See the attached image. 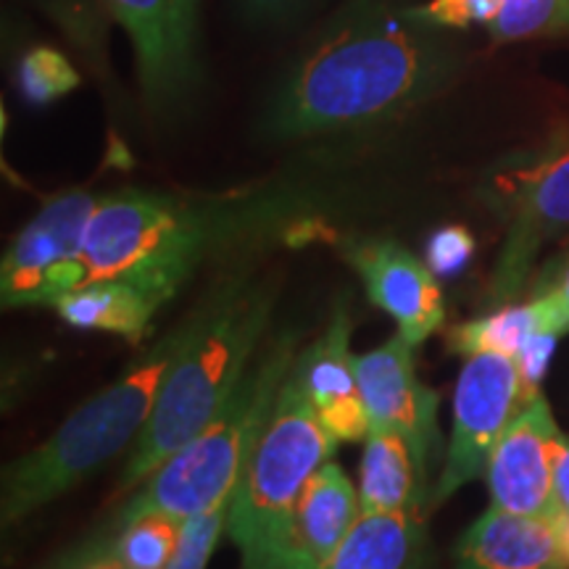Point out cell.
<instances>
[{
    "instance_id": "9",
    "label": "cell",
    "mask_w": 569,
    "mask_h": 569,
    "mask_svg": "<svg viewBox=\"0 0 569 569\" xmlns=\"http://www.w3.org/2000/svg\"><path fill=\"white\" fill-rule=\"evenodd\" d=\"M522 401V377L515 356L493 351L467 356L453 393L451 443L443 472L432 486L430 507L448 501L467 482L486 475L490 453Z\"/></svg>"
},
{
    "instance_id": "28",
    "label": "cell",
    "mask_w": 569,
    "mask_h": 569,
    "mask_svg": "<svg viewBox=\"0 0 569 569\" xmlns=\"http://www.w3.org/2000/svg\"><path fill=\"white\" fill-rule=\"evenodd\" d=\"M561 336L551 330H540L536 336L525 340L522 348H519L515 361L519 367V377H522V390L525 398L540 393V382H543L546 369L551 365L553 348H557V340Z\"/></svg>"
},
{
    "instance_id": "16",
    "label": "cell",
    "mask_w": 569,
    "mask_h": 569,
    "mask_svg": "<svg viewBox=\"0 0 569 569\" xmlns=\"http://www.w3.org/2000/svg\"><path fill=\"white\" fill-rule=\"evenodd\" d=\"M359 515V490L336 461H327L298 501L280 569H317L325 565L351 532Z\"/></svg>"
},
{
    "instance_id": "14",
    "label": "cell",
    "mask_w": 569,
    "mask_h": 569,
    "mask_svg": "<svg viewBox=\"0 0 569 569\" xmlns=\"http://www.w3.org/2000/svg\"><path fill=\"white\" fill-rule=\"evenodd\" d=\"M348 343L351 322L340 303L325 336L296 356L293 372L327 430L338 440H361L369 432V417Z\"/></svg>"
},
{
    "instance_id": "32",
    "label": "cell",
    "mask_w": 569,
    "mask_h": 569,
    "mask_svg": "<svg viewBox=\"0 0 569 569\" xmlns=\"http://www.w3.org/2000/svg\"><path fill=\"white\" fill-rule=\"evenodd\" d=\"M557 530H559V549H561V557H565L567 567H569V515L557 517Z\"/></svg>"
},
{
    "instance_id": "26",
    "label": "cell",
    "mask_w": 569,
    "mask_h": 569,
    "mask_svg": "<svg viewBox=\"0 0 569 569\" xmlns=\"http://www.w3.org/2000/svg\"><path fill=\"white\" fill-rule=\"evenodd\" d=\"M546 306L549 311L553 330L559 336L569 332V251H565L559 259L549 261L536 280H532L530 296Z\"/></svg>"
},
{
    "instance_id": "6",
    "label": "cell",
    "mask_w": 569,
    "mask_h": 569,
    "mask_svg": "<svg viewBox=\"0 0 569 569\" xmlns=\"http://www.w3.org/2000/svg\"><path fill=\"white\" fill-rule=\"evenodd\" d=\"M217 240L211 213L180 198L122 190L98 198L82 243L84 284L122 280L172 301Z\"/></svg>"
},
{
    "instance_id": "1",
    "label": "cell",
    "mask_w": 569,
    "mask_h": 569,
    "mask_svg": "<svg viewBox=\"0 0 569 569\" xmlns=\"http://www.w3.org/2000/svg\"><path fill=\"white\" fill-rule=\"evenodd\" d=\"M409 9L356 0L296 63L269 109L280 138L365 130L415 109L440 88L446 61Z\"/></svg>"
},
{
    "instance_id": "20",
    "label": "cell",
    "mask_w": 569,
    "mask_h": 569,
    "mask_svg": "<svg viewBox=\"0 0 569 569\" xmlns=\"http://www.w3.org/2000/svg\"><path fill=\"white\" fill-rule=\"evenodd\" d=\"M540 330H553L546 306L528 298V303H507L486 317L469 319L448 332V348L461 356L507 353L517 356L525 340Z\"/></svg>"
},
{
    "instance_id": "30",
    "label": "cell",
    "mask_w": 569,
    "mask_h": 569,
    "mask_svg": "<svg viewBox=\"0 0 569 569\" xmlns=\"http://www.w3.org/2000/svg\"><path fill=\"white\" fill-rule=\"evenodd\" d=\"M67 569H124V565L117 559L111 546H98V549L88 553V557L74 559V565Z\"/></svg>"
},
{
    "instance_id": "29",
    "label": "cell",
    "mask_w": 569,
    "mask_h": 569,
    "mask_svg": "<svg viewBox=\"0 0 569 569\" xmlns=\"http://www.w3.org/2000/svg\"><path fill=\"white\" fill-rule=\"evenodd\" d=\"M551 493H553V517L569 515V438L565 432H561L557 446H553Z\"/></svg>"
},
{
    "instance_id": "19",
    "label": "cell",
    "mask_w": 569,
    "mask_h": 569,
    "mask_svg": "<svg viewBox=\"0 0 569 569\" xmlns=\"http://www.w3.org/2000/svg\"><path fill=\"white\" fill-rule=\"evenodd\" d=\"M159 303L138 284L122 280H98L77 288L56 303L63 322L80 330H103L138 346L151 332Z\"/></svg>"
},
{
    "instance_id": "12",
    "label": "cell",
    "mask_w": 569,
    "mask_h": 569,
    "mask_svg": "<svg viewBox=\"0 0 569 569\" xmlns=\"http://www.w3.org/2000/svg\"><path fill=\"white\" fill-rule=\"evenodd\" d=\"M561 430L543 393L525 398L490 453V507L515 515L553 517L551 469Z\"/></svg>"
},
{
    "instance_id": "24",
    "label": "cell",
    "mask_w": 569,
    "mask_h": 569,
    "mask_svg": "<svg viewBox=\"0 0 569 569\" xmlns=\"http://www.w3.org/2000/svg\"><path fill=\"white\" fill-rule=\"evenodd\" d=\"M230 498L213 503L211 509L201 511V515L184 519L182 538L177 546L172 561L167 569H206L213 549H217L219 538L227 530V517H230Z\"/></svg>"
},
{
    "instance_id": "7",
    "label": "cell",
    "mask_w": 569,
    "mask_h": 569,
    "mask_svg": "<svg viewBox=\"0 0 569 569\" xmlns=\"http://www.w3.org/2000/svg\"><path fill=\"white\" fill-rule=\"evenodd\" d=\"M493 203L507 234L490 277V301L509 303L536 272L543 246L569 232V130L503 169Z\"/></svg>"
},
{
    "instance_id": "25",
    "label": "cell",
    "mask_w": 569,
    "mask_h": 569,
    "mask_svg": "<svg viewBox=\"0 0 569 569\" xmlns=\"http://www.w3.org/2000/svg\"><path fill=\"white\" fill-rule=\"evenodd\" d=\"M503 0H430L425 6H415L409 13L422 21L427 27H453V30H465V27H490L501 13Z\"/></svg>"
},
{
    "instance_id": "21",
    "label": "cell",
    "mask_w": 569,
    "mask_h": 569,
    "mask_svg": "<svg viewBox=\"0 0 569 569\" xmlns=\"http://www.w3.org/2000/svg\"><path fill=\"white\" fill-rule=\"evenodd\" d=\"M182 525L172 515H142L119 525L111 549L124 569H167L180 546Z\"/></svg>"
},
{
    "instance_id": "11",
    "label": "cell",
    "mask_w": 569,
    "mask_h": 569,
    "mask_svg": "<svg viewBox=\"0 0 569 569\" xmlns=\"http://www.w3.org/2000/svg\"><path fill=\"white\" fill-rule=\"evenodd\" d=\"M415 348L396 332L375 351L353 356V367L369 425L403 436L417 461L419 478L427 480V461L438 448V393L417 377Z\"/></svg>"
},
{
    "instance_id": "4",
    "label": "cell",
    "mask_w": 569,
    "mask_h": 569,
    "mask_svg": "<svg viewBox=\"0 0 569 569\" xmlns=\"http://www.w3.org/2000/svg\"><path fill=\"white\" fill-rule=\"evenodd\" d=\"M293 361V338L277 340L259 356L224 409L142 480L138 493L119 509L117 522L127 525L142 515H172L184 522L234 496Z\"/></svg>"
},
{
    "instance_id": "15",
    "label": "cell",
    "mask_w": 569,
    "mask_h": 569,
    "mask_svg": "<svg viewBox=\"0 0 569 569\" xmlns=\"http://www.w3.org/2000/svg\"><path fill=\"white\" fill-rule=\"evenodd\" d=\"M457 569H569L559 549L557 517L490 507L461 536Z\"/></svg>"
},
{
    "instance_id": "18",
    "label": "cell",
    "mask_w": 569,
    "mask_h": 569,
    "mask_svg": "<svg viewBox=\"0 0 569 569\" xmlns=\"http://www.w3.org/2000/svg\"><path fill=\"white\" fill-rule=\"evenodd\" d=\"M425 496L427 486L419 478L417 461L403 436L369 425L359 469L361 511L382 515V511L419 509Z\"/></svg>"
},
{
    "instance_id": "31",
    "label": "cell",
    "mask_w": 569,
    "mask_h": 569,
    "mask_svg": "<svg viewBox=\"0 0 569 569\" xmlns=\"http://www.w3.org/2000/svg\"><path fill=\"white\" fill-rule=\"evenodd\" d=\"M298 3H303V0H246L248 9L261 13V17H277V13L296 9Z\"/></svg>"
},
{
    "instance_id": "23",
    "label": "cell",
    "mask_w": 569,
    "mask_h": 569,
    "mask_svg": "<svg viewBox=\"0 0 569 569\" xmlns=\"http://www.w3.org/2000/svg\"><path fill=\"white\" fill-rule=\"evenodd\" d=\"M80 84L71 63L53 48H32L19 63V88L30 103H51Z\"/></svg>"
},
{
    "instance_id": "27",
    "label": "cell",
    "mask_w": 569,
    "mask_h": 569,
    "mask_svg": "<svg viewBox=\"0 0 569 569\" xmlns=\"http://www.w3.org/2000/svg\"><path fill=\"white\" fill-rule=\"evenodd\" d=\"M475 248L478 246H475L472 232L461 224H451L432 234L425 261L436 277H453L472 261Z\"/></svg>"
},
{
    "instance_id": "17",
    "label": "cell",
    "mask_w": 569,
    "mask_h": 569,
    "mask_svg": "<svg viewBox=\"0 0 569 569\" xmlns=\"http://www.w3.org/2000/svg\"><path fill=\"white\" fill-rule=\"evenodd\" d=\"M422 551L419 509L361 511L336 553L317 569H415Z\"/></svg>"
},
{
    "instance_id": "13",
    "label": "cell",
    "mask_w": 569,
    "mask_h": 569,
    "mask_svg": "<svg viewBox=\"0 0 569 569\" xmlns=\"http://www.w3.org/2000/svg\"><path fill=\"white\" fill-rule=\"evenodd\" d=\"M348 261L365 280L367 296L398 322L409 343H425L446 322L438 277L396 240H365L348 248Z\"/></svg>"
},
{
    "instance_id": "22",
    "label": "cell",
    "mask_w": 569,
    "mask_h": 569,
    "mask_svg": "<svg viewBox=\"0 0 569 569\" xmlns=\"http://www.w3.org/2000/svg\"><path fill=\"white\" fill-rule=\"evenodd\" d=\"M569 30V0H503L501 13L488 27L496 42H511Z\"/></svg>"
},
{
    "instance_id": "8",
    "label": "cell",
    "mask_w": 569,
    "mask_h": 569,
    "mask_svg": "<svg viewBox=\"0 0 569 569\" xmlns=\"http://www.w3.org/2000/svg\"><path fill=\"white\" fill-rule=\"evenodd\" d=\"M98 198L71 190L38 211L17 234L0 267V296L6 309L56 306L84 284L82 243Z\"/></svg>"
},
{
    "instance_id": "5",
    "label": "cell",
    "mask_w": 569,
    "mask_h": 569,
    "mask_svg": "<svg viewBox=\"0 0 569 569\" xmlns=\"http://www.w3.org/2000/svg\"><path fill=\"white\" fill-rule=\"evenodd\" d=\"M338 443L290 369L227 517V536L243 553V569L282 567L298 501Z\"/></svg>"
},
{
    "instance_id": "3",
    "label": "cell",
    "mask_w": 569,
    "mask_h": 569,
    "mask_svg": "<svg viewBox=\"0 0 569 569\" xmlns=\"http://www.w3.org/2000/svg\"><path fill=\"white\" fill-rule=\"evenodd\" d=\"M272 306L264 284H240L206 306L193 340L163 377L153 415L132 448L119 490H130L153 475L224 409L253 365Z\"/></svg>"
},
{
    "instance_id": "2",
    "label": "cell",
    "mask_w": 569,
    "mask_h": 569,
    "mask_svg": "<svg viewBox=\"0 0 569 569\" xmlns=\"http://www.w3.org/2000/svg\"><path fill=\"white\" fill-rule=\"evenodd\" d=\"M201 322L203 309L132 361V367H127L109 388L84 401L46 443L6 467L0 501L6 525L51 503L109 465L127 446L138 443L153 415L163 377L193 340Z\"/></svg>"
},
{
    "instance_id": "10",
    "label": "cell",
    "mask_w": 569,
    "mask_h": 569,
    "mask_svg": "<svg viewBox=\"0 0 569 569\" xmlns=\"http://www.w3.org/2000/svg\"><path fill=\"white\" fill-rule=\"evenodd\" d=\"M130 32L140 88L153 111L177 109L198 82V0H103Z\"/></svg>"
}]
</instances>
